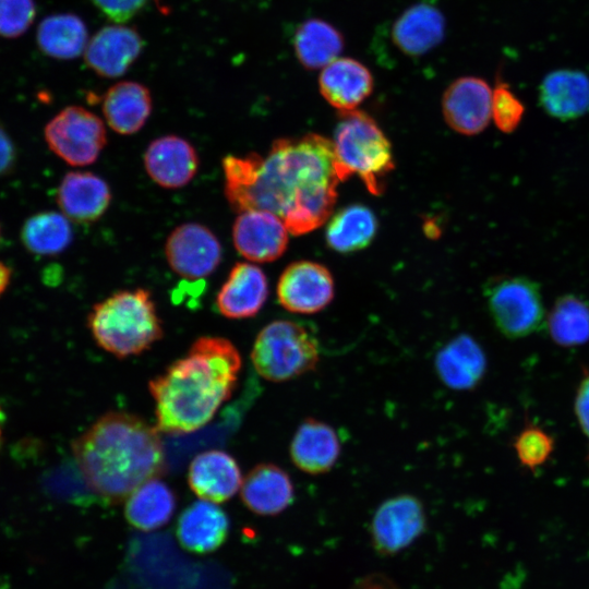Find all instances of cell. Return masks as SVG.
Listing matches in <instances>:
<instances>
[{"label": "cell", "mask_w": 589, "mask_h": 589, "mask_svg": "<svg viewBox=\"0 0 589 589\" xmlns=\"http://www.w3.org/2000/svg\"><path fill=\"white\" fill-rule=\"evenodd\" d=\"M142 49L143 39L134 28L106 26L87 43L85 62L103 77H118L139 58Z\"/></svg>", "instance_id": "obj_15"}, {"label": "cell", "mask_w": 589, "mask_h": 589, "mask_svg": "<svg viewBox=\"0 0 589 589\" xmlns=\"http://www.w3.org/2000/svg\"><path fill=\"white\" fill-rule=\"evenodd\" d=\"M294 466L309 474L329 471L340 456V442L329 424L308 418L297 429L290 443Z\"/></svg>", "instance_id": "obj_23"}, {"label": "cell", "mask_w": 589, "mask_h": 589, "mask_svg": "<svg viewBox=\"0 0 589 589\" xmlns=\"http://www.w3.org/2000/svg\"><path fill=\"white\" fill-rule=\"evenodd\" d=\"M37 43L43 52L56 59H72L87 45L84 22L74 14H55L44 19L37 29Z\"/></svg>", "instance_id": "obj_30"}, {"label": "cell", "mask_w": 589, "mask_h": 589, "mask_svg": "<svg viewBox=\"0 0 589 589\" xmlns=\"http://www.w3.org/2000/svg\"><path fill=\"white\" fill-rule=\"evenodd\" d=\"M12 272L9 266L0 262V297L4 293L11 281Z\"/></svg>", "instance_id": "obj_40"}, {"label": "cell", "mask_w": 589, "mask_h": 589, "mask_svg": "<svg viewBox=\"0 0 589 589\" xmlns=\"http://www.w3.org/2000/svg\"><path fill=\"white\" fill-rule=\"evenodd\" d=\"M292 45L299 62L305 69L316 70L338 57L344 47V38L328 22L309 19L296 29Z\"/></svg>", "instance_id": "obj_29"}, {"label": "cell", "mask_w": 589, "mask_h": 589, "mask_svg": "<svg viewBox=\"0 0 589 589\" xmlns=\"http://www.w3.org/2000/svg\"><path fill=\"white\" fill-rule=\"evenodd\" d=\"M251 360L263 378L286 382L316 368L318 342L303 325L290 320H276L257 334Z\"/></svg>", "instance_id": "obj_6"}, {"label": "cell", "mask_w": 589, "mask_h": 589, "mask_svg": "<svg viewBox=\"0 0 589 589\" xmlns=\"http://www.w3.org/2000/svg\"><path fill=\"white\" fill-rule=\"evenodd\" d=\"M221 253L214 232L197 223L175 228L165 245L169 266L185 279H202L212 274L221 261Z\"/></svg>", "instance_id": "obj_10"}, {"label": "cell", "mask_w": 589, "mask_h": 589, "mask_svg": "<svg viewBox=\"0 0 589 589\" xmlns=\"http://www.w3.org/2000/svg\"><path fill=\"white\" fill-rule=\"evenodd\" d=\"M574 409L582 432L589 438V374L581 380L578 386Z\"/></svg>", "instance_id": "obj_37"}, {"label": "cell", "mask_w": 589, "mask_h": 589, "mask_svg": "<svg viewBox=\"0 0 589 589\" xmlns=\"http://www.w3.org/2000/svg\"><path fill=\"white\" fill-rule=\"evenodd\" d=\"M194 146L177 135H165L149 143L144 153V167L149 178L166 189L187 185L199 169Z\"/></svg>", "instance_id": "obj_14"}, {"label": "cell", "mask_w": 589, "mask_h": 589, "mask_svg": "<svg viewBox=\"0 0 589 589\" xmlns=\"http://www.w3.org/2000/svg\"><path fill=\"white\" fill-rule=\"evenodd\" d=\"M525 106L510 87L498 81L492 92V118L503 133H512L519 125Z\"/></svg>", "instance_id": "obj_34"}, {"label": "cell", "mask_w": 589, "mask_h": 589, "mask_svg": "<svg viewBox=\"0 0 589 589\" xmlns=\"http://www.w3.org/2000/svg\"><path fill=\"white\" fill-rule=\"evenodd\" d=\"M442 112L446 123L464 135L482 132L492 117V91L481 77L462 76L443 94Z\"/></svg>", "instance_id": "obj_12"}, {"label": "cell", "mask_w": 589, "mask_h": 589, "mask_svg": "<svg viewBox=\"0 0 589 589\" xmlns=\"http://www.w3.org/2000/svg\"><path fill=\"white\" fill-rule=\"evenodd\" d=\"M445 35V19L432 4L417 3L394 23L392 39L408 56H422L435 48Z\"/></svg>", "instance_id": "obj_25"}, {"label": "cell", "mask_w": 589, "mask_h": 589, "mask_svg": "<svg viewBox=\"0 0 589 589\" xmlns=\"http://www.w3.org/2000/svg\"><path fill=\"white\" fill-rule=\"evenodd\" d=\"M111 202V191L100 177L87 171H71L61 180L57 203L69 219L86 224L100 218Z\"/></svg>", "instance_id": "obj_19"}, {"label": "cell", "mask_w": 589, "mask_h": 589, "mask_svg": "<svg viewBox=\"0 0 589 589\" xmlns=\"http://www.w3.org/2000/svg\"><path fill=\"white\" fill-rule=\"evenodd\" d=\"M377 219L361 204H352L334 214L326 227V242L338 253H352L366 248L374 239Z\"/></svg>", "instance_id": "obj_28"}, {"label": "cell", "mask_w": 589, "mask_h": 589, "mask_svg": "<svg viewBox=\"0 0 589 589\" xmlns=\"http://www.w3.org/2000/svg\"><path fill=\"white\" fill-rule=\"evenodd\" d=\"M373 75L360 61L336 58L325 65L318 87L325 100L339 111L354 110L373 91Z\"/></svg>", "instance_id": "obj_18"}, {"label": "cell", "mask_w": 589, "mask_h": 589, "mask_svg": "<svg viewBox=\"0 0 589 589\" xmlns=\"http://www.w3.org/2000/svg\"><path fill=\"white\" fill-rule=\"evenodd\" d=\"M15 160V148L11 137L0 123V176L7 173Z\"/></svg>", "instance_id": "obj_38"}, {"label": "cell", "mask_w": 589, "mask_h": 589, "mask_svg": "<svg viewBox=\"0 0 589 589\" xmlns=\"http://www.w3.org/2000/svg\"><path fill=\"white\" fill-rule=\"evenodd\" d=\"M240 370L241 356L230 340L197 338L187 356L148 383L158 431L185 434L208 423L231 397Z\"/></svg>", "instance_id": "obj_2"}, {"label": "cell", "mask_w": 589, "mask_h": 589, "mask_svg": "<svg viewBox=\"0 0 589 589\" xmlns=\"http://www.w3.org/2000/svg\"><path fill=\"white\" fill-rule=\"evenodd\" d=\"M268 297L263 271L251 263H237L216 296L219 313L228 318H248L257 314Z\"/></svg>", "instance_id": "obj_17"}, {"label": "cell", "mask_w": 589, "mask_h": 589, "mask_svg": "<svg viewBox=\"0 0 589 589\" xmlns=\"http://www.w3.org/2000/svg\"><path fill=\"white\" fill-rule=\"evenodd\" d=\"M177 506L173 491L157 478L133 491L125 503L128 522L141 531L156 530L171 519Z\"/></svg>", "instance_id": "obj_27"}, {"label": "cell", "mask_w": 589, "mask_h": 589, "mask_svg": "<svg viewBox=\"0 0 589 589\" xmlns=\"http://www.w3.org/2000/svg\"><path fill=\"white\" fill-rule=\"evenodd\" d=\"M242 480L238 462L224 450L203 452L189 466L188 483L194 494L204 501H228L241 488Z\"/></svg>", "instance_id": "obj_16"}, {"label": "cell", "mask_w": 589, "mask_h": 589, "mask_svg": "<svg viewBox=\"0 0 589 589\" xmlns=\"http://www.w3.org/2000/svg\"><path fill=\"white\" fill-rule=\"evenodd\" d=\"M36 14L33 0H0V36L17 37L26 32Z\"/></svg>", "instance_id": "obj_35"}, {"label": "cell", "mask_w": 589, "mask_h": 589, "mask_svg": "<svg viewBox=\"0 0 589 589\" xmlns=\"http://www.w3.org/2000/svg\"><path fill=\"white\" fill-rule=\"evenodd\" d=\"M288 229L276 214L263 209L239 213L232 226L236 250L247 260L257 263L280 257L288 245Z\"/></svg>", "instance_id": "obj_13"}, {"label": "cell", "mask_w": 589, "mask_h": 589, "mask_svg": "<svg viewBox=\"0 0 589 589\" xmlns=\"http://www.w3.org/2000/svg\"><path fill=\"white\" fill-rule=\"evenodd\" d=\"M538 99L551 117L568 121L589 112V76L579 70L548 73L539 85Z\"/></svg>", "instance_id": "obj_20"}, {"label": "cell", "mask_w": 589, "mask_h": 589, "mask_svg": "<svg viewBox=\"0 0 589 589\" xmlns=\"http://www.w3.org/2000/svg\"><path fill=\"white\" fill-rule=\"evenodd\" d=\"M108 19L123 23L137 14L147 0H91Z\"/></svg>", "instance_id": "obj_36"}, {"label": "cell", "mask_w": 589, "mask_h": 589, "mask_svg": "<svg viewBox=\"0 0 589 589\" xmlns=\"http://www.w3.org/2000/svg\"><path fill=\"white\" fill-rule=\"evenodd\" d=\"M241 500L254 514L274 516L293 501L294 488L289 474L274 464H259L243 478Z\"/></svg>", "instance_id": "obj_22"}, {"label": "cell", "mask_w": 589, "mask_h": 589, "mask_svg": "<svg viewBox=\"0 0 589 589\" xmlns=\"http://www.w3.org/2000/svg\"><path fill=\"white\" fill-rule=\"evenodd\" d=\"M277 297L281 306L289 312L317 313L334 298L333 276L320 263L311 261L291 263L279 277Z\"/></svg>", "instance_id": "obj_11"}, {"label": "cell", "mask_w": 589, "mask_h": 589, "mask_svg": "<svg viewBox=\"0 0 589 589\" xmlns=\"http://www.w3.org/2000/svg\"><path fill=\"white\" fill-rule=\"evenodd\" d=\"M229 519L224 509L209 501L189 505L177 524V538L185 550L207 554L219 549L229 534Z\"/></svg>", "instance_id": "obj_21"}, {"label": "cell", "mask_w": 589, "mask_h": 589, "mask_svg": "<svg viewBox=\"0 0 589 589\" xmlns=\"http://www.w3.org/2000/svg\"><path fill=\"white\" fill-rule=\"evenodd\" d=\"M223 170L224 193L233 211L274 213L294 236L330 217L341 182L332 141L315 133L278 139L266 156H226Z\"/></svg>", "instance_id": "obj_1"}, {"label": "cell", "mask_w": 589, "mask_h": 589, "mask_svg": "<svg viewBox=\"0 0 589 589\" xmlns=\"http://www.w3.org/2000/svg\"><path fill=\"white\" fill-rule=\"evenodd\" d=\"M0 422H1V409H0ZM1 435H2V432H1V423H0V440H1Z\"/></svg>", "instance_id": "obj_41"}, {"label": "cell", "mask_w": 589, "mask_h": 589, "mask_svg": "<svg viewBox=\"0 0 589 589\" xmlns=\"http://www.w3.org/2000/svg\"><path fill=\"white\" fill-rule=\"evenodd\" d=\"M484 297L495 326L509 339L529 336L545 323L540 286L528 277H493Z\"/></svg>", "instance_id": "obj_7"}, {"label": "cell", "mask_w": 589, "mask_h": 589, "mask_svg": "<svg viewBox=\"0 0 589 589\" xmlns=\"http://www.w3.org/2000/svg\"><path fill=\"white\" fill-rule=\"evenodd\" d=\"M72 452L88 488L111 503L166 470L158 429L124 411L98 418L72 442Z\"/></svg>", "instance_id": "obj_3"}, {"label": "cell", "mask_w": 589, "mask_h": 589, "mask_svg": "<svg viewBox=\"0 0 589 589\" xmlns=\"http://www.w3.org/2000/svg\"><path fill=\"white\" fill-rule=\"evenodd\" d=\"M87 326L96 344L120 359L148 350L164 336L152 294L142 288L117 291L94 304Z\"/></svg>", "instance_id": "obj_4"}, {"label": "cell", "mask_w": 589, "mask_h": 589, "mask_svg": "<svg viewBox=\"0 0 589 589\" xmlns=\"http://www.w3.org/2000/svg\"><path fill=\"white\" fill-rule=\"evenodd\" d=\"M103 112L108 125L123 135L134 134L147 121L152 111V96L146 86L122 81L106 91Z\"/></svg>", "instance_id": "obj_26"}, {"label": "cell", "mask_w": 589, "mask_h": 589, "mask_svg": "<svg viewBox=\"0 0 589 589\" xmlns=\"http://www.w3.org/2000/svg\"><path fill=\"white\" fill-rule=\"evenodd\" d=\"M333 148L340 181L357 175L370 193L380 195L394 169L392 145L376 121L354 109L339 112Z\"/></svg>", "instance_id": "obj_5"}, {"label": "cell", "mask_w": 589, "mask_h": 589, "mask_svg": "<svg viewBox=\"0 0 589 589\" xmlns=\"http://www.w3.org/2000/svg\"><path fill=\"white\" fill-rule=\"evenodd\" d=\"M73 232L69 218L57 212H40L23 225L21 239L24 247L37 255H55L71 243Z\"/></svg>", "instance_id": "obj_32"}, {"label": "cell", "mask_w": 589, "mask_h": 589, "mask_svg": "<svg viewBox=\"0 0 589 589\" xmlns=\"http://www.w3.org/2000/svg\"><path fill=\"white\" fill-rule=\"evenodd\" d=\"M49 148L71 166L93 164L106 145V129L99 117L80 107L69 106L45 127Z\"/></svg>", "instance_id": "obj_8"}, {"label": "cell", "mask_w": 589, "mask_h": 589, "mask_svg": "<svg viewBox=\"0 0 589 589\" xmlns=\"http://www.w3.org/2000/svg\"><path fill=\"white\" fill-rule=\"evenodd\" d=\"M513 447L520 465L536 471L552 455L554 438L543 429L528 424L515 437Z\"/></svg>", "instance_id": "obj_33"}, {"label": "cell", "mask_w": 589, "mask_h": 589, "mask_svg": "<svg viewBox=\"0 0 589 589\" xmlns=\"http://www.w3.org/2000/svg\"><path fill=\"white\" fill-rule=\"evenodd\" d=\"M352 589H397L387 577L372 575L358 581Z\"/></svg>", "instance_id": "obj_39"}, {"label": "cell", "mask_w": 589, "mask_h": 589, "mask_svg": "<svg viewBox=\"0 0 589 589\" xmlns=\"http://www.w3.org/2000/svg\"><path fill=\"white\" fill-rule=\"evenodd\" d=\"M435 371L449 388L466 390L482 380L486 359L480 345L469 335L461 334L448 341L436 354Z\"/></svg>", "instance_id": "obj_24"}, {"label": "cell", "mask_w": 589, "mask_h": 589, "mask_svg": "<svg viewBox=\"0 0 589 589\" xmlns=\"http://www.w3.org/2000/svg\"><path fill=\"white\" fill-rule=\"evenodd\" d=\"M551 339L561 347L589 341V302L576 294L560 297L545 318Z\"/></svg>", "instance_id": "obj_31"}, {"label": "cell", "mask_w": 589, "mask_h": 589, "mask_svg": "<svg viewBox=\"0 0 589 589\" xmlns=\"http://www.w3.org/2000/svg\"><path fill=\"white\" fill-rule=\"evenodd\" d=\"M426 517L421 501L400 494L384 501L371 521V538L380 554L392 555L409 546L424 531Z\"/></svg>", "instance_id": "obj_9"}]
</instances>
